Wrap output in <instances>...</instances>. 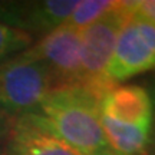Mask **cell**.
<instances>
[{"mask_svg":"<svg viewBox=\"0 0 155 155\" xmlns=\"http://www.w3.org/2000/svg\"><path fill=\"white\" fill-rule=\"evenodd\" d=\"M32 114L79 152L114 155L102 128L101 98L81 85L53 89Z\"/></svg>","mask_w":155,"mask_h":155,"instance_id":"obj_1","label":"cell"},{"mask_svg":"<svg viewBox=\"0 0 155 155\" xmlns=\"http://www.w3.org/2000/svg\"><path fill=\"white\" fill-rule=\"evenodd\" d=\"M53 89L46 66L25 52L0 65V112L10 118L35 112Z\"/></svg>","mask_w":155,"mask_h":155,"instance_id":"obj_2","label":"cell"},{"mask_svg":"<svg viewBox=\"0 0 155 155\" xmlns=\"http://www.w3.org/2000/svg\"><path fill=\"white\" fill-rule=\"evenodd\" d=\"M127 15V3L116 2L111 10L81 30V86L91 91L101 101L114 88L106 82L105 72Z\"/></svg>","mask_w":155,"mask_h":155,"instance_id":"obj_3","label":"cell"},{"mask_svg":"<svg viewBox=\"0 0 155 155\" xmlns=\"http://www.w3.org/2000/svg\"><path fill=\"white\" fill-rule=\"evenodd\" d=\"M152 69H155V23L128 12L106 68V82L115 86Z\"/></svg>","mask_w":155,"mask_h":155,"instance_id":"obj_4","label":"cell"},{"mask_svg":"<svg viewBox=\"0 0 155 155\" xmlns=\"http://www.w3.org/2000/svg\"><path fill=\"white\" fill-rule=\"evenodd\" d=\"M49 71L55 89L81 85V32L62 25L25 50Z\"/></svg>","mask_w":155,"mask_h":155,"instance_id":"obj_5","label":"cell"},{"mask_svg":"<svg viewBox=\"0 0 155 155\" xmlns=\"http://www.w3.org/2000/svg\"><path fill=\"white\" fill-rule=\"evenodd\" d=\"M76 5V0H0V23L40 39L66 22Z\"/></svg>","mask_w":155,"mask_h":155,"instance_id":"obj_6","label":"cell"},{"mask_svg":"<svg viewBox=\"0 0 155 155\" xmlns=\"http://www.w3.org/2000/svg\"><path fill=\"white\" fill-rule=\"evenodd\" d=\"M5 139L6 155H85L50 132L33 114L13 118Z\"/></svg>","mask_w":155,"mask_h":155,"instance_id":"obj_7","label":"cell"},{"mask_svg":"<svg viewBox=\"0 0 155 155\" xmlns=\"http://www.w3.org/2000/svg\"><path fill=\"white\" fill-rule=\"evenodd\" d=\"M101 114L121 124L151 128L154 102L150 92L139 85H115L101 101Z\"/></svg>","mask_w":155,"mask_h":155,"instance_id":"obj_8","label":"cell"},{"mask_svg":"<svg viewBox=\"0 0 155 155\" xmlns=\"http://www.w3.org/2000/svg\"><path fill=\"white\" fill-rule=\"evenodd\" d=\"M104 134L114 155H139L150 142L151 128L116 122L101 114Z\"/></svg>","mask_w":155,"mask_h":155,"instance_id":"obj_9","label":"cell"},{"mask_svg":"<svg viewBox=\"0 0 155 155\" xmlns=\"http://www.w3.org/2000/svg\"><path fill=\"white\" fill-rule=\"evenodd\" d=\"M116 5L114 0H85L78 2L76 7L73 9L71 16L63 25L75 30H83L89 25L96 22L99 17H102L106 12H109Z\"/></svg>","mask_w":155,"mask_h":155,"instance_id":"obj_10","label":"cell"},{"mask_svg":"<svg viewBox=\"0 0 155 155\" xmlns=\"http://www.w3.org/2000/svg\"><path fill=\"white\" fill-rule=\"evenodd\" d=\"M35 43V39L28 33L19 32L0 23V65L20 55Z\"/></svg>","mask_w":155,"mask_h":155,"instance_id":"obj_11","label":"cell"},{"mask_svg":"<svg viewBox=\"0 0 155 155\" xmlns=\"http://www.w3.org/2000/svg\"><path fill=\"white\" fill-rule=\"evenodd\" d=\"M12 119L13 118L7 116L3 112H0V139H5L7 137V134H9L12 127Z\"/></svg>","mask_w":155,"mask_h":155,"instance_id":"obj_12","label":"cell"},{"mask_svg":"<svg viewBox=\"0 0 155 155\" xmlns=\"http://www.w3.org/2000/svg\"><path fill=\"white\" fill-rule=\"evenodd\" d=\"M0 155H6L5 148H3V145H0Z\"/></svg>","mask_w":155,"mask_h":155,"instance_id":"obj_13","label":"cell"},{"mask_svg":"<svg viewBox=\"0 0 155 155\" xmlns=\"http://www.w3.org/2000/svg\"><path fill=\"white\" fill-rule=\"evenodd\" d=\"M154 118H155V111H154ZM154 121V142H155V119H152Z\"/></svg>","mask_w":155,"mask_h":155,"instance_id":"obj_14","label":"cell"}]
</instances>
